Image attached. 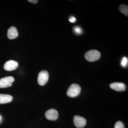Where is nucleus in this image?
Segmentation results:
<instances>
[{"label": "nucleus", "mask_w": 128, "mask_h": 128, "mask_svg": "<svg viewBox=\"0 0 128 128\" xmlns=\"http://www.w3.org/2000/svg\"><path fill=\"white\" fill-rule=\"evenodd\" d=\"M100 53L96 50H89L85 54L86 59L90 62H93L98 60L100 58Z\"/></svg>", "instance_id": "nucleus-1"}, {"label": "nucleus", "mask_w": 128, "mask_h": 128, "mask_svg": "<svg viewBox=\"0 0 128 128\" xmlns=\"http://www.w3.org/2000/svg\"><path fill=\"white\" fill-rule=\"evenodd\" d=\"M80 91L81 88L80 85L77 84H73L69 88L66 94L70 97H75L79 95Z\"/></svg>", "instance_id": "nucleus-2"}, {"label": "nucleus", "mask_w": 128, "mask_h": 128, "mask_svg": "<svg viewBox=\"0 0 128 128\" xmlns=\"http://www.w3.org/2000/svg\"><path fill=\"white\" fill-rule=\"evenodd\" d=\"M49 78V74L48 71L43 70L40 72L38 76V82L40 86H44L48 82Z\"/></svg>", "instance_id": "nucleus-3"}, {"label": "nucleus", "mask_w": 128, "mask_h": 128, "mask_svg": "<svg viewBox=\"0 0 128 128\" xmlns=\"http://www.w3.org/2000/svg\"><path fill=\"white\" fill-rule=\"evenodd\" d=\"M14 81V77L12 76L1 78L0 79V88H6L11 86Z\"/></svg>", "instance_id": "nucleus-4"}, {"label": "nucleus", "mask_w": 128, "mask_h": 128, "mask_svg": "<svg viewBox=\"0 0 128 128\" xmlns=\"http://www.w3.org/2000/svg\"><path fill=\"white\" fill-rule=\"evenodd\" d=\"M73 121L76 127L77 128H82L84 127L86 121L84 118L78 115H76L73 118Z\"/></svg>", "instance_id": "nucleus-5"}, {"label": "nucleus", "mask_w": 128, "mask_h": 128, "mask_svg": "<svg viewBox=\"0 0 128 128\" xmlns=\"http://www.w3.org/2000/svg\"><path fill=\"white\" fill-rule=\"evenodd\" d=\"M45 116L48 120L54 121L58 117V113L57 110L54 109H50L46 111Z\"/></svg>", "instance_id": "nucleus-6"}, {"label": "nucleus", "mask_w": 128, "mask_h": 128, "mask_svg": "<svg viewBox=\"0 0 128 128\" xmlns=\"http://www.w3.org/2000/svg\"><path fill=\"white\" fill-rule=\"evenodd\" d=\"M18 66V62L14 60H8L5 63L4 66V68L5 70L7 71H12L16 70Z\"/></svg>", "instance_id": "nucleus-7"}, {"label": "nucleus", "mask_w": 128, "mask_h": 128, "mask_svg": "<svg viewBox=\"0 0 128 128\" xmlns=\"http://www.w3.org/2000/svg\"><path fill=\"white\" fill-rule=\"evenodd\" d=\"M112 89L117 91H123L126 89V86L124 83L121 82H114L110 85Z\"/></svg>", "instance_id": "nucleus-8"}, {"label": "nucleus", "mask_w": 128, "mask_h": 128, "mask_svg": "<svg viewBox=\"0 0 128 128\" xmlns=\"http://www.w3.org/2000/svg\"><path fill=\"white\" fill-rule=\"evenodd\" d=\"M18 35L17 30L15 27H10L8 30L7 36L9 39H15L18 36Z\"/></svg>", "instance_id": "nucleus-9"}, {"label": "nucleus", "mask_w": 128, "mask_h": 128, "mask_svg": "<svg viewBox=\"0 0 128 128\" xmlns=\"http://www.w3.org/2000/svg\"><path fill=\"white\" fill-rule=\"evenodd\" d=\"M13 97L8 94H0V104L9 103L12 100Z\"/></svg>", "instance_id": "nucleus-10"}, {"label": "nucleus", "mask_w": 128, "mask_h": 128, "mask_svg": "<svg viewBox=\"0 0 128 128\" xmlns=\"http://www.w3.org/2000/svg\"><path fill=\"white\" fill-rule=\"evenodd\" d=\"M120 11L128 16V6L125 4H121L119 7Z\"/></svg>", "instance_id": "nucleus-11"}, {"label": "nucleus", "mask_w": 128, "mask_h": 128, "mask_svg": "<svg viewBox=\"0 0 128 128\" xmlns=\"http://www.w3.org/2000/svg\"><path fill=\"white\" fill-rule=\"evenodd\" d=\"M114 128H124V126L121 121H118L115 124Z\"/></svg>", "instance_id": "nucleus-12"}, {"label": "nucleus", "mask_w": 128, "mask_h": 128, "mask_svg": "<svg viewBox=\"0 0 128 128\" xmlns=\"http://www.w3.org/2000/svg\"><path fill=\"white\" fill-rule=\"evenodd\" d=\"M128 62V60L126 57H124L121 62V64L123 66H126Z\"/></svg>", "instance_id": "nucleus-13"}, {"label": "nucleus", "mask_w": 128, "mask_h": 128, "mask_svg": "<svg viewBox=\"0 0 128 128\" xmlns=\"http://www.w3.org/2000/svg\"><path fill=\"white\" fill-rule=\"evenodd\" d=\"M74 30L76 33L81 34L82 32V29L78 27H76L75 28Z\"/></svg>", "instance_id": "nucleus-14"}, {"label": "nucleus", "mask_w": 128, "mask_h": 128, "mask_svg": "<svg viewBox=\"0 0 128 128\" xmlns=\"http://www.w3.org/2000/svg\"><path fill=\"white\" fill-rule=\"evenodd\" d=\"M69 20H70V22H75L76 21V19L74 17L72 16L70 18Z\"/></svg>", "instance_id": "nucleus-15"}, {"label": "nucleus", "mask_w": 128, "mask_h": 128, "mask_svg": "<svg viewBox=\"0 0 128 128\" xmlns=\"http://www.w3.org/2000/svg\"><path fill=\"white\" fill-rule=\"evenodd\" d=\"M28 1L33 4H36L38 2V0H28Z\"/></svg>", "instance_id": "nucleus-16"}, {"label": "nucleus", "mask_w": 128, "mask_h": 128, "mask_svg": "<svg viewBox=\"0 0 128 128\" xmlns=\"http://www.w3.org/2000/svg\"><path fill=\"white\" fill-rule=\"evenodd\" d=\"M1 118V117L0 116V120Z\"/></svg>", "instance_id": "nucleus-17"}]
</instances>
